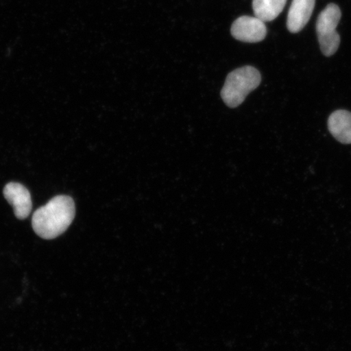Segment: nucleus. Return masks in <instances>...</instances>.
<instances>
[{
  "mask_svg": "<svg viewBox=\"0 0 351 351\" xmlns=\"http://www.w3.org/2000/svg\"><path fill=\"white\" fill-rule=\"evenodd\" d=\"M75 214V204L71 197L56 196L35 210L32 217L33 230L43 239H55L69 229Z\"/></svg>",
  "mask_w": 351,
  "mask_h": 351,
  "instance_id": "nucleus-1",
  "label": "nucleus"
},
{
  "mask_svg": "<svg viewBox=\"0 0 351 351\" xmlns=\"http://www.w3.org/2000/svg\"><path fill=\"white\" fill-rule=\"evenodd\" d=\"M261 82V73L252 66L235 69L226 78L221 90V98L228 107H239Z\"/></svg>",
  "mask_w": 351,
  "mask_h": 351,
  "instance_id": "nucleus-2",
  "label": "nucleus"
},
{
  "mask_svg": "<svg viewBox=\"0 0 351 351\" xmlns=\"http://www.w3.org/2000/svg\"><path fill=\"white\" fill-rule=\"evenodd\" d=\"M341 19L340 8L335 3H329L320 12L317 21V34L320 50L326 56L335 55L339 50L341 39L337 32Z\"/></svg>",
  "mask_w": 351,
  "mask_h": 351,
  "instance_id": "nucleus-3",
  "label": "nucleus"
},
{
  "mask_svg": "<svg viewBox=\"0 0 351 351\" xmlns=\"http://www.w3.org/2000/svg\"><path fill=\"white\" fill-rule=\"evenodd\" d=\"M231 34L232 37L241 42L260 43L267 35L265 22L256 16H240L232 23Z\"/></svg>",
  "mask_w": 351,
  "mask_h": 351,
  "instance_id": "nucleus-4",
  "label": "nucleus"
},
{
  "mask_svg": "<svg viewBox=\"0 0 351 351\" xmlns=\"http://www.w3.org/2000/svg\"><path fill=\"white\" fill-rule=\"evenodd\" d=\"M3 195L14 210L17 219L28 218L32 210V199L28 189L17 182L7 184L3 189Z\"/></svg>",
  "mask_w": 351,
  "mask_h": 351,
  "instance_id": "nucleus-5",
  "label": "nucleus"
},
{
  "mask_svg": "<svg viewBox=\"0 0 351 351\" xmlns=\"http://www.w3.org/2000/svg\"><path fill=\"white\" fill-rule=\"evenodd\" d=\"M315 0H293L287 16V28L293 34L300 32L311 19Z\"/></svg>",
  "mask_w": 351,
  "mask_h": 351,
  "instance_id": "nucleus-6",
  "label": "nucleus"
},
{
  "mask_svg": "<svg viewBox=\"0 0 351 351\" xmlns=\"http://www.w3.org/2000/svg\"><path fill=\"white\" fill-rule=\"evenodd\" d=\"M328 126L337 141L351 144V112L346 110H337L329 117Z\"/></svg>",
  "mask_w": 351,
  "mask_h": 351,
  "instance_id": "nucleus-7",
  "label": "nucleus"
},
{
  "mask_svg": "<svg viewBox=\"0 0 351 351\" xmlns=\"http://www.w3.org/2000/svg\"><path fill=\"white\" fill-rule=\"evenodd\" d=\"M287 0H253L254 16L263 22L274 21L282 12Z\"/></svg>",
  "mask_w": 351,
  "mask_h": 351,
  "instance_id": "nucleus-8",
  "label": "nucleus"
}]
</instances>
